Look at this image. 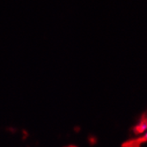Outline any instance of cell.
<instances>
[{
	"label": "cell",
	"mask_w": 147,
	"mask_h": 147,
	"mask_svg": "<svg viewBox=\"0 0 147 147\" xmlns=\"http://www.w3.org/2000/svg\"><path fill=\"white\" fill-rule=\"evenodd\" d=\"M132 131L135 135H140L139 137L134 139L138 145L141 146L147 142V112L142 115L138 123L133 127Z\"/></svg>",
	"instance_id": "cell-1"
},
{
	"label": "cell",
	"mask_w": 147,
	"mask_h": 147,
	"mask_svg": "<svg viewBox=\"0 0 147 147\" xmlns=\"http://www.w3.org/2000/svg\"><path fill=\"white\" fill-rule=\"evenodd\" d=\"M69 147H75V146H69Z\"/></svg>",
	"instance_id": "cell-2"
}]
</instances>
